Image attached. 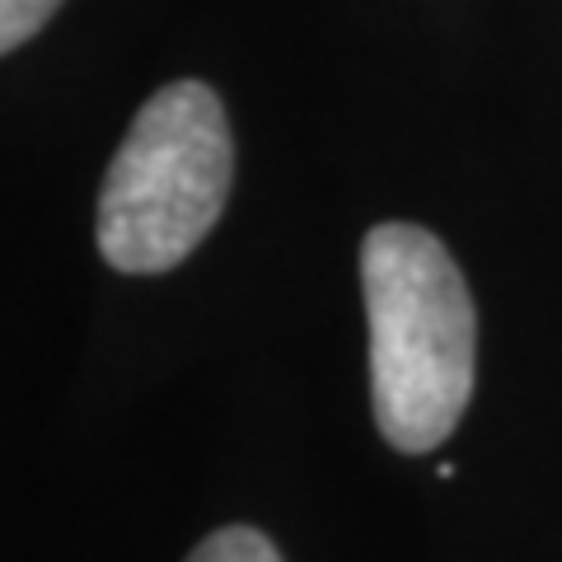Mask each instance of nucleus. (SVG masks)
<instances>
[{"mask_svg":"<svg viewBox=\"0 0 562 562\" xmlns=\"http://www.w3.org/2000/svg\"><path fill=\"white\" fill-rule=\"evenodd\" d=\"M361 291L380 436L403 454H427L473 398L479 319L464 272L431 231L390 221L361 244Z\"/></svg>","mask_w":562,"mask_h":562,"instance_id":"nucleus-1","label":"nucleus"},{"mask_svg":"<svg viewBox=\"0 0 562 562\" xmlns=\"http://www.w3.org/2000/svg\"><path fill=\"white\" fill-rule=\"evenodd\" d=\"M235 179L231 122L211 85L173 80L132 117L103 173L99 254L117 272H169L221 221Z\"/></svg>","mask_w":562,"mask_h":562,"instance_id":"nucleus-2","label":"nucleus"},{"mask_svg":"<svg viewBox=\"0 0 562 562\" xmlns=\"http://www.w3.org/2000/svg\"><path fill=\"white\" fill-rule=\"evenodd\" d=\"M188 562H281V553L268 535L249 530V525H225V530L206 535Z\"/></svg>","mask_w":562,"mask_h":562,"instance_id":"nucleus-3","label":"nucleus"},{"mask_svg":"<svg viewBox=\"0 0 562 562\" xmlns=\"http://www.w3.org/2000/svg\"><path fill=\"white\" fill-rule=\"evenodd\" d=\"M57 10L61 0H0V57L24 47Z\"/></svg>","mask_w":562,"mask_h":562,"instance_id":"nucleus-4","label":"nucleus"}]
</instances>
